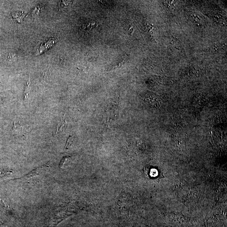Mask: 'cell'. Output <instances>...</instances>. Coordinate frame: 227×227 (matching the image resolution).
I'll use <instances>...</instances> for the list:
<instances>
[{
	"instance_id": "obj_2",
	"label": "cell",
	"mask_w": 227,
	"mask_h": 227,
	"mask_svg": "<svg viewBox=\"0 0 227 227\" xmlns=\"http://www.w3.org/2000/svg\"><path fill=\"white\" fill-rule=\"evenodd\" d=\"M30 78H29V80H28L27 82L25 88L24 92V98L25 99H26L28 96L29 92H30Z\"/></svg>"
},
{
	"instance_id": "obj_1",
	"label": "cell",
	"mask_w": 227,
	"mask_h": 227,
	"mask_svg": "<svg viewBox=\"0 0 227 227\" xmlns=\"http://www.w3.org/2000/svg\"><path fill=\"white\" fill-rule=\"evenodd\" d=\"M13 128L12 129L13 131L15 134H19L22 131V127L19 124L14 123Z\"/></svg>"
}]
</instances>
